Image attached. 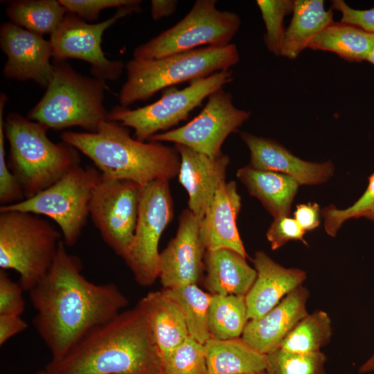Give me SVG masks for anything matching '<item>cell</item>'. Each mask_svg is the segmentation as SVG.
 <instances>
[{
	"mask_svg": "<svg viewBox=\"0 0 374 374\" xmlns=\"http://www.w3.org/2000/svg\"><path fill=\"white\" fill-rule=\"evenodd\" d=\"M33 323L51 354L64 356L82 337L119 314L128 300L118 286L96 284L82 274L80 259L62 240L45 276L29 292Z\"/></svg>",
	"mask_w": 374,
	"mask_h": 374,
	"instance_id": "6da1fadb",
	"label": "cell"
},
{
	"mask_svg": "<svg viewBox=\"0 0 374 374\" xmlns=\"http://www.w3.org/2000/svg\"><path fill=\"white\" fill-rule=\"evenodd\" d=\"M44 369L48 374H157L162 363L146 314L138 303L93 329Z\"/></svg>",
	"mask_w": 374,
	"mask_h": 374,
	"instance_id": "7a4b0ae2",
	"label": "cell"
},
{
	"mask_svg": "<svg viewBox=\"0 0 374 374\" xmlns=\"http://www.w3.org/2000/svg\"><path fill=\"white\" fill-rule=\"evenodd\" d=\"M60 138L93 161L104 177L127 179L144 186L178 175L177 148L157 141H141L127 127L107 120L96 132L64 131Z\"/></svg>",
	"mask_w": 374,
	"mask_h": 374,
	"instance_id": "3957f363",
	"label": "cell"
},
{
	"mask_svg": "<svg viewBox=\"0 0 374 374\" xmlns=\"http://www.w3.org/2000/svg\"><path fill=\"white\" fill-rule=\"evenodd\" d=\"M10 147L9 168L17 179L25 199L51 186L80 166L79 151L65 143L51 141L47 126L17 113L4 120Z\"/></svg>",
	"mask_w": 374,
	"mask_h": 374,
	"instance_id": "277c9868",
	"label": "cell"
},
{
	"mask_svg": "<svg viewBox=\"0 0 374 374\" xmlns=\"http://www.w3.org/2000/svg\"><path fill=\"white\" fill-rule=\"evenodd\" d=\"M240 60L234 44L204 46L152 60L132 58L125 64L127 80L119 94L120 105L146 100L158 91L187 81L227 71Z\"/></svg>",
	"mask_w": 374,
	"mask_h": 374,
	"instance_id": "5b68a950",
	"label": "cell"
},
{
	"mask_svg": "<svg viewBox=\"0 0 374 374\" xmlns=\"http://www.w3.org/2000/svg\"><path fill=\"white\" fill-rule=\"evenodd\" d=\"M53 71L44 95L27 118L49 129L80 127L96 132L107 120L104 106L105 82L83 75L66 60H53Z\"/></svg>",
	"mask_w": 374,
	"mask_h": 374,
	"instance_id": "8992f818",
	"label": "cell"
},
{
	"mask_svg": "<svg viewBox=\"0 0 374 374\" xmlns=\"http://www.w3.org/2000/svg\"><path fill=\"white\" fill-rule=\"evenodd\" d=\"M62 233L47 220L28 212L0 208V267L19 276L29 292L50 269Z\"/></svg>",
	"mask_w": 374,
	"mask_h": 374,
	"instance_id": "52a82bcc",
	"label": "cell"
},
{
	"mask_svg": "<svg viewBox=\"0 0 374 374\" xmlns=\"http://www.w3.org/2000/svg\"><path fill=\"white\" fill-rule=\"evenodd\" d=\"M215 0H197L176 24L135 48L133 58L158 59L204 46L231 44L241 23L233 12L221 11Z\"/></svg>",
	"mask_w": 374,
	"mask_h": 374,
	"instance_id": "ba28073f",
	"label": "cell"
},
{
	"mask_svg": "<svg viewBox=\"0 0 374 374\" xmlns=\"http://www.w3.org/2000/svg\"><path fill=\"white\" fill-rule=\"evenodd\" d=\"M100 177L98 170L80 165L35 195L0 208L49 217L59 226L64 244L71 247L87 223L92 193Z\"/></svg>",
	"mask_w": 374,
	"mask_h": 374,
	"instance_id": "9c48e42d",
	"label": "cell"
},
{
	"mask_svg": "<svg viewBox=\"0 0 374 374\" xmlns=\"http://www.w3.org/2000/svg\"><path fill=\"white\" fill-rule=\"evenodd\" d=\"M232 80L231 71H218L190 82L182 89L166 91L158 100L144 107L130 109L116 106L109 112L107 120L132 128L135 139L148 141L159 132L168 131L186 120L190 112L199 107L204 99Z\"/></svg>",
	"mask_w": 374,
	"mask_h": 374,
	"instance_id": "30bf717a",
	"label": "cell"
},
{
	"mask_svg": "<svg viewBox=\"0 0 374 374\" xmlns=\"http://www.w3.org/2000/svg\"><path fill=\"white\" fill-rule=\"evenodd\" d=\"M173 214L168 180L158 179L141 187L138 220L125 263L141 286H150L159 278V243Z\"/></svg>",
	"mask_w": 374,
	"mask_h": 374,
	"instance_id": "8fae6325",
	"label": "cell"
},
{
	"mask_svg": "<svg viewBox=\"0 0 374 374\" xmlns=\"http://www.w3.org/2000/svg\"><path fill=\"white\" fill-rule=\"evenodd\" d=\"M141 187L130 180L101 175L92 193L89 216L104 242L125 262L136 226Z\"/></svg>",
	"mask_w": 374,
	"mask_h": 374,
	"instance_id": "7c38bea8",
	"label": "cell"
},
{
	"mask_svg": "<svg viewBox=\"0 0 374 374\" xmlns=\"http://www.w3.org/2000/svg\"><path fill=\"white\" fill-rule=\"evenodd\" d=\"M141 10L140 4L121 7L112 17L97 24H89L78 15L67 12L51 35L53 59L86 61L91 65L94 78L105 82L117 80L125 66L121 61L109 60L105 56L101 47L103 35L118 19Z\"/></svg>",
	"mask_w": 374,
	"mask_h": 374,
	"instance_id": "4fadbf2b",
	"label": "cell"
},
{
	"mask_svg": "<svg viewBox=\"0 0 374 374\" xmlns=\"http://www.w3.org/2000/svg\"><path fill=\"white\" fill-rule=\"evenodd\" d=\"M250 115V112L237 108L231 93L221 88L208 97L205 106L193 120L178 128L157 134L148 141L172 142L215 157L222 153L226 139L237 132Z\"/></svg>",
	"mask_w": 374,
	"mask_h": 374,
	"instance_id": "5bb4252c",
	"label": "cell"
},
{
	"mask_svg": "<svg viewBox=\"0 0 374 374\" xmlns=\"http://www.w3.org/2000/svg\"><path fill=\"white\" fill-rule=\"evenodd\" d=\"M0 47L7 56L3 68L6 78L33 80L46 88L53 71L50 40L10 21L1 25Z\"/></svg>",
	"mask_w": 374,
	"mask_h": 374,
	"instance_id": "9a60e30c",
	"label": "cell"
},
{
	"mask_svg": "<svg viewBox=\"0 0 374 374\" xmlns=\"http://www.w3.org/2000/svg\"><path fill=\"white\" fill-rule=\"evenodd\" d=\"M201 220L188 208L179 215L175 236L160 253L159 278L163 289L199 281L206 251L200 236Z\"/></svg>",
	"mask_w": 374,
	"mask_h": 374,
	"instance_id": "2e32d148",
	"label": "cell"
},
{
	"mask_svg": "<svg viewBox=\"0 0 374 374\" xmlns=\"http://www.w3.org/2000/svg\"><path fill=\"white\" fill-rule=\"evenodd\" d=\"M240 138L250 152L249 166L253 168L282 173L294 179L301 185H319L333 175L335 167L330 161L313 163L294 155L278 142L246 132Z\"/></svg>",
	"mask_w": 374,
	"mask_h": 374,
	"instance_id": "e0dca14e",
	"label": "cell"
},
{
	"mask_svg": "<svg viewBox=\"0 0 374 374\" xmlns=\"http://www.w3.org/2000/svg\"><path fill=\"white\" fill-rule=\"evenodd\" d=\"M179 157L178 180L188 194V209L203 218L220 184L226 181L228 155L211 157L186 146L175 144Z\"/></svg>",
	"mask_w": 374,
	"mask_h": 374,
	"instance_id": "ac0fdd59",
	"label": "cell"
},
{
	"mask_svg": "<svg viewBox=\"0 0 374 374\" xmlns=\"http://www.w3.org/2000/svg\"><path fill=\"white\" fill-rule=\"evenodd\" d=\"M252 262L257 276L245 295L249 320L264 316L306 279L305 271L286 268L263 251L255 253Z\"/></svg>",
	"mask_w": 374,
	"mask_h": 374,
	"instance_id": "d6986e66",
	"label": "cell"
},
{
	"mask_svg": "<svg viewBox=\"0 0 374 374\" xmlns=\"http://www.w3.org/2000/svg\"><path fill=\"white\" fill-rule=\"evenodd\" d=\"M240 208L235 182L223 181L201 220L200 236L206 251L228 249L249 258L237 226Z\"/></svg>",
	"mask_w": 374,
	"mask_h": 374,
	"instance_id": "ffe728a7",
	"label": "cell"
},
{
	"mask_svg": "<svg viewBox=\"0 0 374 374\" xmlns=\"http://www.w3.org/2000/svg\"><path fill=\"white\" fill-rule=\"evenodd\" d=\"M309 290L301 285L259 319L249 320L242 338L257 351L267 355L278 348L294 327L308 313Z\"/></svg>",
	"mask_w": 374,
	"mask_h": 374,
	"instance_id": "44dd1931",
	"label": "cell"
},
{
	"mask_svg": "<svg viewBox=\"0 0 374 374\" xmlns=\"http://www.w3.org/2000/svg\"><path fill=\"white\" fill-rule=\"evenodd\" d=\"M204 259V285L212 295L245 296L256 278L247 258L231 249L206 251Z\"/></svg>",
	"mask_w": 374,
	"mask_h": 374,
	"instance_id": "7402d4cb",
	"label": "cell"
},
{
	"mask_svg": "<svg viewBox=\"0 0 374 374\" xmlns=\"http://www.w3.org/2000/svg\"><path fill=\"white\" fill-rule=\"evenodd\" d=\"M139 303L146 314L162 363L189 337L183 313L163 290L149 292Z\"/></svg>",
	"mask_w": 374,
	"mask_h": 374,
	"instance_id": "603a6c76",
	"label": "cell"
},
{
	"mask_svg": "<svg viewBox=\"0 0 374 374\" xmlns=\"http://www.w3.org/2000/svg\"><path fill=\"white\" fill-rule=\"evenodd\" d=\"M238 179L274 218L289 216L299 184L286 175L247 165L238 170Z\"/></svg>",
	"mask_w": 374,
	"mask_h": 374,
	"instance_id": "cb8c5ba5",
	"label": "cell"
},
{
	"mask_svg": "<svg viewBox=\"0 0 374 374\" xmlns=\"http://www.w3.org/2000/svg\"><path fill=\"white\" fill-rule=\"evenodd\" d=\"M206 374H249L265 371L266 355L242 338L209 339L205 344Z\"/></svg>",
	"mask_w": 374,
	"mask_h": 374,
	"instance_id": "d4e9b609",
	"label": "cell"
},
{
	"mask_svg": "<svg viewBox=\"0 0 374 374\" xmlns=\"http://www.w3.org/2000/svg\"><path fill=\"white\" fill-rule=\"evenodd\" d=\"M292 13L280 50V55L289 59H295L334 21L332 9L326 10L323 0H296Z\"/></svg>",
	"mask_w": 374,
	"mask_h": 374,
	"instance_id": "484cf974",
	"label": "cell"
},
{
	"mask_svg": "<svg viewBox=\"0 0 374 374\" xmlns=\"http://www.w3.org/2000/svg\"><path fill=\"white\" fill-rule=\"evenodd\" d=\"M374 47V33L356 26L333 21L310 42L313 50L330 51L350 62L366 60Z\"/></svg>",
	"mask_w": 374,
	"mask_h": 374,
	"instance_id": "4316f807",
	"label": "cell"
},
{
	"mask_svg": "<svg viewBox=\"0 0 374 374\" xmlns=\"http://www.w3.org/2000/svg\"><path fill=\"white\" fill-rule=\"evenodd\" d=\"M67 12L59 0L12 1L6 8L11 23L42 35L53 33Z\"/></svg>",
	"mask_w": 374,
	"mask_h": 374,
	"instance_id": "83f0119b",
	"label": "cell"
},
{
	"mask_svg": "<svg viewBox=\"0 0 374 374\" xmlns=\"http://www.w3.org/2000/svg\"><path fill=\"white\" fill-rule=\"evenodd\" d=\"M249 321L245 296L212 295L208 312L211 339L241 337Z\"/></svg>",
	"mask_w": 374,
	"mask_h": 374,
	"instance_id": "f1b7e54d",
	"label": "cell"
},
{
	"mask_svg": "<svg viewBox=\"0 0 374 374\" xmlns=\"http://www.w3.org/2000/svg\"><path fill=\"white\" fill-rule=\"evenodd\" d=\"M163 291L179 306L189 336L204 344L211 339L208 312L212 294L203 291L197 284L163 289Z\"/></svg>",
	"mask_w": 374,
	"mask_h": 374,
	"instance_id": "f546056e",
	"label": "cell"
},
{
	"mask_svg": "<svg viewBox=\"0 0 374 374\" xmlns=\"http://www.w3.org/2000/svg\"><path fill=\"white\" fill-rule=\"evenodd\" d=\"M332 335V322L329 315L325 311L316 310L303 317L279 347L299 353H317L330 342Z\"/></svg>",
	"mask_w": 374,
	"mask_h": 374,
	"instance_id": "4dcf8cb0",
	"label": "cell"
},
{
	"mask_svg": "<svg viewBox=\"0 0 374 374\" xmlns=\"http://www.w3.org/2000/svg\"><path fill=\"white\" fill-rule=\"evenodd\" d=\"M327 358L321 352L299 353L277 348L266 355L267 374H326Z\"/></svg>",
	"mask_w": 374,
	"mask_h": 374,
	"instance_id": "1f68e13d",
	"label": "cell"
},
{
	"mask_svg": "<svg viewBox=\"0 0 374 374\" xmlns=\"http://www.w3.org/2000/svg\"><path fill=\"white\" fill-rule=\"evenodd\" d=\"M321 214L326 233L333 238L347 220L363 217L374 222V172L368 177L364 193L351 206L340 209L330 204L321 208Z\"/></svg>",
	"mask_w": 374,
	"mask_h": 374,
	"instance_id": "d6a6232c",
	"label": "cell"
},
{
	"mask_svg": "<svg viewBox=\"0 0 374 374\" xmlns=\"http://www.w3.org/2000/svg\"><path fill=\"white\" fill-rule=\"evenodd\" d=\"M256 3L265 25V44L269 51L276 55H280L286 31L284 27V18L293 12L294 1L258 0Z\"/></svg>",
	"mask_w": 374,
	"mask_h": 374,
	"instance_id": "836d02e7",
	"label": "cell"
},
{
	"mask_svg": "<svg viewBox=\"0 0 374 374\" xmlns=\"http://www.w3.org/2000/svg\"><path fill=\"white\" fill-rule=\"evenodd\" d=\"M165 374H206L204 344L188 337L162 360Z\"/></svg>",
	"mask_w": 374,
	"mask_h": 374,
	"instance_id": "e575fe53",
	"label": "cell"
},
{
	"mask_svg": "<svg viewBox=\"0 0 374 374\" xmlns=\"http://www.w3.org/2000/svg\"><path fill=\"white\" fill-rule=\"evenodd\" d=\"M7 96H0V203L8 206L25 199L22 188L9 168L6 158L3 112Z\"/></svg>",
	"mask_w": 374,
	"mask_h": 374,
	"instance_id": "d590c367",
	"label": "cell"
},
{
	"mask_svg": "<svg viewBox=\"0 0 374 374\" xmlns=\"http://www.w3.org/2000/svg\"><path fill=\"white\" fill-rule=\"evenodd\" d=\"M305 231L294 218L283 216L274 218L266 233L272 250H277L291 240H299L308 245L304 239Z\"/></svg>",
	"mask_w": 374,
	"mask_h": 374,
	"instance_id": "8d00e7d4",
	"label": "cell"
},
{
	"mask_svg": "<svg viewBox=\"0 0 374 374\" xmlns=\"http://www.w3.org/2000/svg\"><path fill=\"white\" fill-rule=\"evenodd\" d=\"M59 1L68 12L89 21L97 19L103 10L141 3L140 0H59Z\"/></svg>",
	"mask_w": 374,
	"mask_h": 374,
	"instance_id": "74e56055",
	"label": "cell"
},
{
	"mask_svg": "<svg viewBox=\"0 0 374 374\" xmlns=\"http://www.w3.org/2000/svg\"><path fill=\"white\" fill-rule=\"evenodd\" d=\"M23 291L19 283L13 281L6 270H0V315L21 316L25 310Z\"/></svg>",
	"mask_w": 374,
	"mask_h": 374,
	"instance_id": "f35d334b",
	"label": "cell"
},
{
	"mask_svg": "<svg viewBox=\"0 0 374 374\" xmlns=\"http://www.w3.org/2000/svg\"><path fill=\"white\" fill-rule=\"evenodd\" d=\"M331 4L332 10H337L341 12V22L356 26L374 33V8L368 10L354 9L342 0H333Z\"/></svg>",
	"mask_w": 374,
	"mask_h": 374,
	"instance_id": "ab89813d",
	"label": "cell"
},
{
	"mask_svg": "<svg viewBox=\"0 0 374 374\" xmlns=\"http://www.w3.org/2000/svg\"><path fill=\"white\" fill-rule=\"evenodd\" d=\"M321 208L316 202L297 204L294 218L306 232L317 229L320 224Z\"/></svg>",
	"mask_w": 374,
	"mask_h": 374,
	"instance_id": "60d3db41",
	"label": "cell"
},
{
	"mask_svg": "<svg viewBox=\"0 0 374 374\" xmlns=\"http://www.w3.org/2000/svg\"><path fill=\"white\" fill-rule=\"evenodd\" d=\"M27 323L19 315H0V345H3L12 337L24 331Z\"/></svg>",
	"mask_w": 374,
	"mask_h": 374,
	"instance_id": "b9f144b4",
	"label": "cell"
},
{
	"mask_svg": "<svg viewBox=\"0 0 374 374\" xmlns=\"http://www.w3.org/2000/svg\"><path fill=\"white\" fill-rule=\"evenodd\" d=\"M150 3L151 15L154 21L172 15L178 4L175 0H152Z\"/></svg>",
	"mask_w": 374,
	"mask_h": 374,
	"instance_id": "7bdbcfd3",
	"label": "cell"
},
{
	"mask_svg": "<svg viewBox=\"0 0 374 374\" xmlns=\"http://www.w3.org/2000/svg\"><path fill=\"white\" fill-rule=\"evenodd\" d=\"M373 371H374V353L359 368V373L360 374L368 373Z\"/></svg>",
	"mask_w": 374,
	"mask_h": 374,
	"instance_id": "ee69618b",
	"label": "cell"
},
{
	"mask_svg": "<svg viewBox=\"0 0 374 374\" xmlns=\"http://www.w3.org/2000/svg\"><path fill=\"white\" fill-rule=\"evenodd\" d=\"M366 60L374 65V47L373 48Z\"/></svg>",
	"mask_w": 374,
	"mask_h": 374,
	"instance_id": "f6af8a7d",
	"label": "cell"
},
{
	"mask_svg": "<svg viewBox=\"0 0 374 374\" xmlns=\"http://www.w3.org/2000/svg\"><path fill=\"white\" fill-rule=\"evenodd\" d=\"M36 374H48L44 369L39 371Z\"/></svg>",
	"mask_w": 374,
	"mask_h": 374,
	"instance_id": "bcb514c9",
	"label": "cell"
},
{
	"mask_svg": "<svg viewBox=\"0 0 374 374\" xmlns=\"http://www.w3.org/2000/svg\"><path fill=\"white\" fill-rule=\"evenodd\" d=\"M249 374H267L265 371H261V372H257V373H252Z\"/></svg>",
	"mask_w": 374,
	"mask_h": 374,
	"instance_id": "7dc6e473",
	"label": "cell"
},
{
	"mask_svg": "<svg viewBox=\"0 0 374 374\" xmlns=\"http://www.w3.org/2000/svg\"><path fill=\"white\" fill-rule=\"evenodd\" d=\"M157 374H165V373H164L163 372V371H162L158 373Z\"/></svg>",
	"mask_w": 374,
	"mask_h": 374,
	"instance_id": "c3c4849f",
	"label": "cell"
}]
</instances>
